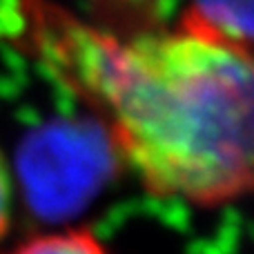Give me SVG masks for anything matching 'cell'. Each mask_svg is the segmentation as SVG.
I'll return each mask as SVG.
<instances>
[{"instance_id": "1", "label": "cell", "mask_w": 254, "mask_h": 254, "mask_svg": "<svg viewBox=\"0 0 254 254\" xmlns=\"http://www.w3.org/2000/svg\"><path fill=\"white\" fill-rule=\"evenodd\" d=\"M20 16L34 56L147 192L198 207L254 192V49L183 22L121 38L47 0H20Z\"/></svg>"}, {"instance_id": "2", "label": "cell", "mask_w": 254, "mask_h": 254, "mask_svg": "<svg viewBox=\"0 0 254 254\" xmlns=\"http://www.w3.org/2000/svg\"><path fill=\"white\" fill-rule=\"evenodd\" d=\"M119 163L101 121H52L29 131L18 152V170L31 201L45 210L76 205Z\"/></svg>"}, {"instance_id": "3", "label": "cell", "mask_w": 254, "mask_h": 254, "mask_svg": "<svg viewBox=\"0 0 254 254\" xmlns=\"http://www.w3.org/2000/svg\"><path fill=\"white\" fill-rule=\"evenodd\" d=\"M181 22L254 49V0H190Z\"/></svg>"}, {"instance_id": "4", "label": "cell", "mask_w": 254, "mask_h": 254, "mask_svg": "<svg viewBox=\"0 0 254 254\" xmlns=\"http://www.w3.org/2000/svg\"><path fill=\"white\" fill-rule=\"evenodd\" d=\"M4 254H112L107 246L87 228H67L40 232L16 243Z\"/></svg>"}, {"instance_id": "5", "label": "cell", "mask_w": 254, "mask_h": 254, "mask_svg": "<svg viewBox=\"0 0 254 254\" xmlns=\"http://www.w3.org/2000/svg\"><path fill=\"white\" fill-rule=\"evenodd\" d=\"M11 225V176L7 163L0 156V241L7 237Z\"/></svg>"}]
</instances>
